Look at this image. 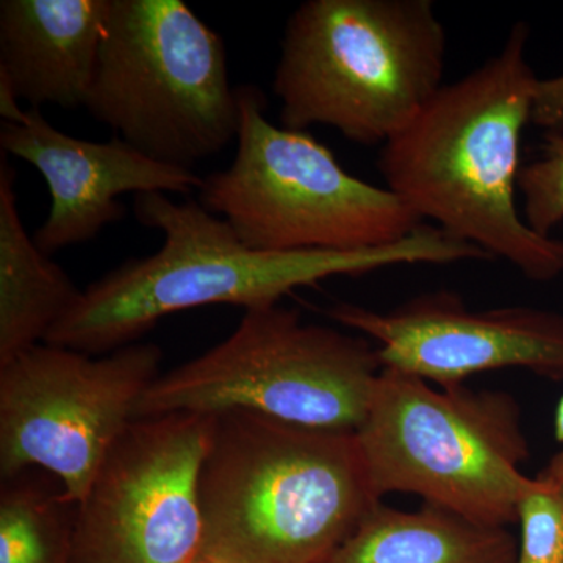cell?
Instances as JSON below:
<instances>
[{
	"mask_svg": "<svg viewBox=\"0 0 563 563\" xmlns=\"http://www.w3.org/2000/svg\"><path fill=\"white\" fill-rule=\"evenodd\" d=\"M141 224L162 232L155 254L131 258L80 292L47 335V344L109 354L136 343L168 314L231 303L246 310L277 306L292 290L333 276H361L388 266L488 261L479 247L422 224L402 242L352 252H263L247 247L201 202L165 192L136 196Z\"/></svg>",
	"mask_w": 563,
	"mask_h": 563,
	"instance_id": "cell-1",
	"label": "cell"
},
{
	"mask_svg": "<svg viewBox=\"0 0 563 563\" xmlns=\"http://www.w3.org/2000/svg\"><path fill=\"white\" fill-rule=\"evenodd\" d=\"M529 36L518 21L498 54L444 84L380 146L377 168L422 221L547 284L563 274V240L533 232L515 201L540 80L528 60Z\"/></svg>",
	"mask_w": 563,
	"mask_h": 563,
	"instance_id": "cell-2",
	"label": "cell"
},
{
	"mask_svg": "<svg viewBox=\"0 0 563 563\" xmlns=\"http://www.w3.org/2000/svg\"><path fill=\"white\" fill-rule=\"evenodd\" d=\"M211 417L199 477L202 558L328 563L380 503L355 432L243 410Z\"/></svg>",
	"mask_w": 563,
	"mask_h": 563,
	"instance_id": "cell-3",
	"label": "cell"
},
{
	"mask_svg": "<svg viewBox=\"0 0 563 563\" xmlns=\"http://www.w3.org/2000/svg\"><path fill=\"white\" fill-rule=\"evenodd\" d=\"M446 52L432 0H307L274 73L282 128L329 125L384 146L443 87Z\"/></svg>",
	"mask_w": 563,
	"mask_h": 563,
	"instance_id": "cell-4",
	"label": "cell"
},
{
	"mask_svg": "<svg viewBox=\"0 0 563 563\" xmlns=\"http://www.w3.org/2000/svg\"><path fill=\"white\" fill-rule=\"evenodd\" d=\"M374 495L412 493L477 525L506 528L531 477L521 410L504 391L383 368L355 431Z\"/></svg>",
	"mask_w": 563,
	"mask_h": 563,
	"instance_id": "cell-5",
	"label": "cell"
},
{
	"mask_svg": "<svg viewBox=\"0 0 563 563\" xmlns=\"http://www.w3.org/2000/svg\"><path fill=\"white\" fill-rule=\"evenodd\" d=\"M239 106L235 158L203 179L199 202L251 250H376L424 224L398 195L347 173L310 133L273 124L261 91L240 87Z\"/></svg>",
	"mask_w": 563,
	"mask_h": 563,
	"instance_id": "cell-6",
	"label": "cell"
},
{
	"mask_svg": "<svg viewBox=\"0 0 563 563\" xmlns=\"http://www.w3.org/2000/svg\"><path fill=\"white\" fill-rule=\"evenodd\" d=\"M84 109L147 157L185 169L239 135L224 41L184 0H111Z\"/></svg>",
	"mask_w": 563,
	"mask_h": 563,
	"instance_id": "cell-7",
	"label": "cell"
},
{
	"mask_svg": "<svg viewBox=\"0 0 563 563\" xmlns=\"http://www.w3.org/2000/svg\"><path fill=\"white\" fill-rule=\"evenodd\" d=\"M380 372L379 352L365 336L306 324L298 310L277 303L246 310L224 342L161 374L135 417L243 410L355 432Z\"/></svg>",
	"mask_w": 563,
	"mask_h": 563,
	"instance_id": "cell-8",
	"label": "cell"
},
{
	"mask_svg": "<svg viewBox=\"0 0 563 563\" xmlns=\"http://www.w3.org/2000/svg\"><path fill=\"white\" fill-rule=\"evenodd\" d=\"M161 365V346L136 342L99 358L41 343L0 366L2 479L41 470L80 503Z\"/></svg>",
	"mask_w": 563,
	"mask_h": 563,
	"instance_id": "cell-9",
	"label": "cell"
},
{
	"mask_svg": "<svg viewBox=\"0 0 563 563\" xmlns=\"http://www.w3.org/2000/svg\"><path fill=\"white\" fill-rule=\"evenodd\" d=\"M211 429V415L133 420L76 504L70 563L195 562Z\"/></svg>",
	"mask_w": 563,
	"mask_h": 563,
	"instance_id": "cell-10",
	"label": "cell"
},
{
	"mask_svg": "<svg viewBox=\"0 0 563 563\" xmlns=\"http://www.w3.org/2000/svg\"><path fill=\"white\" fill-rule=\"evenodd\" d=\"M347 331L377 343L383 368L413 374L442 388L474 374L529 369L563 383V313L512 306L473 310L457 292H422L385 312L357 303L329 307Z\"/></svg>",
	"mask_w": 563,
	"mask_h": 563,
	"instance_id": "cell-11",
	"label": "cell"
},
{
	"mask_svg": "<svg viewBox=\"0 0 563 563\" xmlns=\"http://www.w3.org/2000/svg\"><path fill=\"white\" fill-rule=\"evenodd\" d=\"M0 113L2 151L32 165L49 187V217L33 235L46 254L90 242L121 221L122 195H188L202 187V177L192 169L154 161L120 136L88 141L58 131L38 109L21 110L2 90Z\"/></svg>",
	"mask_w": 563,
	"mask_h": 563,
	"instance_id": "cell-12",
	"label": "cell"
},
{
	"mask_svg": "<svg viewBox=\"0 0 563 563\" xmlns=\"http://www.w3.org/2000/svg\"><path fill=\"white\" fill-rule=\"evenodd\" d=\"M111 0H2L0 90L38 109L85 107Z\"/></svg>",
	"mask_w": 563,
	"mask_h": 563,
	"instance_id": "cell-13",
	"label": "cell"
},
{
	"mask_svg": "<svg viewBox=\"0 0 563 563\" xmlns=\"http://www.w3.org/2000/svg\"><path fill=\"white\" fill-rule=\"evenodd\" d=\"M16 174L0 163V366L46 342L80 292L25 231L14 192Z\"/></svg>",
	"mask_w": 563,
	"mask_h": 563,
	"instance_id": "cell-14",
	"label": "cell"
},
{
	"mask_svg": "<svg viewBox=\"0 0 563 563\" xmlns=\"http://www.w3.org/2000/svg\"><path fill=\"white\" fill-rule=\"evenodd\" d=\"M506 528L426 504L406 512L377 504L328 563H517Z\"/></svg>",
	"mask_w": 563,
	"mask_h": 563,
	"instance_id": "cell-15",
	"label": "cell"
},
{
	"mask_svg": "<svg viewBox=\"0 0 563 563\" xmlns=\"http://www.w3.org/2000/svg\"><path fill=\"white\" fill-rule=\"evenodd\" d=\"M35 472L2 479L0 563H70L76 504Z\"/></svg>",
	"mask_w": 563,
	"mask_h": 563,
	"instance_id": "cell-16",
	"label": "cell"
},
{
	"mask_svg": "<svg viewBox=\"0 0 563 563\" xmlns=\"http://www.w3.org/2000/svg\"><path fill=\"white\" fill-rule=\"evenodd\" d=\"M518 191L523 195L526 224L551 236L563 224V132H544L539 157L521 166Z\"/></svg>",
	"mask_w": 563,
	"mask_h": 563,
	"instance_id": "cell-17",
	"label": "cell"
},
{
	"mask_svg": "<svg viewBox=\"0 0 563 563\" xmlns=\"http://www.w3.org/2000/svg\"><path fill=\"white\" fill-rule=\"evenodd\" d=\"M517 518L521 525L517 563H563V484L531 479L518 503Z\"/></svg>",
	"mask_w": 563,
	"mask_h": 563,
	"instance_id": "cell-18",
	"label": "cell"
},
{
	"mask_svg": "<svg viewBox=\"0 0 563 563\" xmlns=\"http://www.w3.org/2000/svg\"><path fill=\"white\" fill-rule=\"evenodd\" d=\"M531 122L544 132H563V74L537 84Z\"/></svg>",
	"mask_w": 563,
	"mask_h": 563,
	"instance_id": "cell-19",
	"label": "cell"
},
{
	"mask_svg": "<svg viewBox=\"0 0 563 563\" xmlns=\"http://www.w3.org/2000/svg\"><path fill=\"white\" fill-rule=\"evenodd\" d=\"M537 477H539V479L547 481V483L563 484V450L551 459L547 468H544Z\"/></svg>",
	"mask_w": 563,
	"mask_h": 563,
	"instance_id": "cell-20",
	"label": "cell"
},
{
	"mask_svg": "<svg viewBox=\"0 0 563 563\" xmlns=\"http://www.w3.org/2000/svg\"><path fill=\"white\" fill-rule=\"evenodd\" d=\"M554 435L559 443H563V395L555 409Z\"/></svg>",
	"mask_w": 563,
	"mask_h": 563,
	"instance_id": "cell-21",
	"label": "cell"
},
{
	"mask_svg": "<svg viewBox=\"0 0 563 563\" xmlns=\"http://www.w3.org/2000/svg\"><path fill=\"white\" fill-rule=\"evenodd\" d=\"M192 563H214V562H211V561H209V559H206V558H202V555H199V558L196 559V561Z\"/></svg>",
	"mask_w": 563,
	"mask_h": 563,
	"instance_id": "cell-22",
	"label": "cell"
}]
</instances>
